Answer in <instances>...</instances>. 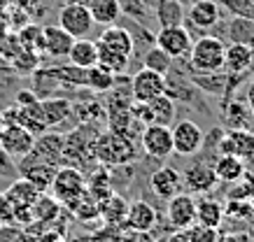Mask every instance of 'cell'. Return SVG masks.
Returning <instances> with one entry per match:
<instances>
[{
  "mask_svg": "<svg viewBox=\"0 0 254 242\" xmlns=\"http://www.w3.org/2000/svg\"><path fill=\"white\" fill-rule=\"evenodd\" d=\"M93 158L96 163L105 165V168H122L135 161V145L128 135L124 133H98L96 138V147H93Z\"/></svg>",
  "mask_w": 254,
  "mask_h": 242,
  "instance_id": "cell-1",
  "label": "cell"
},
{
  "mask_svg": "<svg viewBox=\"0 0 254 242\" xmlns=\"http://www.w3.org/2000/svg\"><path fill=\"white\" fill-rule=\"evenodd\" d=\"M224 54H226V45L222 38L203 33L191 45L189 51V65L196 72H219L224 70Z\"/></svg>",
  "mask_w": 254,
  "mask_h": 242,
  "instance_id": "cell-2",
  "label": "cell"
},
{
  "mask_svg": "<svg viewBox=\"0 0 254 242\" xmlns=\"http://www.w3.org/2000/svg\"><path fill=\"white\" fill-rule=\"evenodd\" d=\"M49 191L59 203L68 207L77 195L86 191V175L79 168H72V165H59Z\"/></svg>",
  "mask_w": 254,
  "mask_h": 242,
  "instance_id": "cell-3",
  "label": "cell"
},
{
  "mask_svg": "<svg viewBox=\"0 0 254 242\" xmlns=\"http://www.w3.org/2000/svg\"><path fill=\"white\" fill-rule=\"evenodd\" d=\"M170 133H173V154L180 156H193L203 149V131L200 126L191 119H182L175 126H170Z\"/></svg>",
  "mask_w": 254,
  "mask_h": 242,
  "instance_id": "cell-4",
  "label": "cell"
},
{
  "mask_svg": "<svg viewBox=\"0 0 254 242\" xmlns=\"http://www.w3.org/2000/svg\"><path fill=\"white\" fill-rule=\"evenodd\" d=\"M166 94V75L149 68H140L131 77V98L133 102H149Z\"/></svg>",
  "mask_w": 254,
  "mask_h": 242,
  "instance_id": "cell-5",
  "label": "cell"
},
{
  "mask_svg": "<svg viewBox=\"0 0 254 242\" xmlns=\"http://www.w3.org/2000/svg\"><path fill=\"white\" fill-rule=\"evenodd\" d=\"M154 45L163 49L166 54L175 61V58H187L191 51V33L185 26H161V31L154 35Z\"/></svg>",
  "mask_w": 254,
  "mask_h": 242,
  "instance_id": "cell-6",
  "label": "cell"
},
{
  "mask_svg": "<svg viewBox=\"0 0 254 242\" xmlns=\"http://www.w3.org/2000/svg\"><path fill=\"white\" fill-rule=\"evenodd\" d=\"M59 26L63 31H68L75 40L89 38V33L93 28V16L89 5H84V2H68L59 12Z\"/></svg>",
  "mask_w": 254,
  "mask_h": 242,
  "instance_id": "cell-7",
  "label": "cell"
},
{
  "mask_svg": "<svg viewBox=\"0 0 254 242\" xmlns=\"http://www.w3.org/2000/svg\"><path fill=\"white\" fill-rule=\"evenodd\" d=\"M140 147L147 156L152 158H168L173 154V133L170 126L163 124H147L140 135Z\"/></svg>",
  "mask_w": 254,
  "mask_h": 242,
  "instance_id": "cell-8",
  "label": "cell"
},
{
  "mask_svg": "<svg viewBox=\"0 0 254 242\" xmlns=\"http://www.w3.org/2000/svg\"><path fill=\"white\" fill-rule=\"evenodd\" d=\"M166 219L173 228H189L196 224V198L193 194H175L166 200Z\"/></svg>",
  "mask_w": 254,
  "mask_h": 242,
  "instance_id": "cell-9",
  "label": "cell"
},
{
  "mask_svg": "<svg viewBox=\"0 0 254 242\" xmlns=\"http://www.w3.org/2000/svg\"><path fill=\"white\" fill-rule=\"evenodd\" d=\"M219 184L215 175V168L208 161H196V163L187 165L182 172V187H187L189 194H208Z\"/></svg>",
  "mask_w": 254,
  "mask_h": 242,
  "instance_id": "cell-10",
  "label": "cell"
},
{
  "mask_svg": "<svg viewBox=\"0 0 254 242\" xmlns=\"http://www.w3.org/2000/svg\"><path fill=\"white\" fill-rule=\"evenodd\" d=\"M33 145H35V135L28 128H23L19 124H5L2 133H0V147L12 158H16V161L23 158L33 149Z\"/></svg>",
  "mask_w": 254,
  "mask_h": 242,
  "instance_id": "cell-11",
  "label": "cell"
},
{
  "mask_svg": "<svg viewBox=\"0 0 254 242\" xmlns=\"http://www.w3.org/2000/svg\"><path fill=\"white\" fill-rule=\"evenodd\" d=\"M254 149V133L250 128H229L224 131L217 145V154H231L245 161Z\"/></svg>",
  "mask_w": 254,
  "mask_h": 242,
  "instance_id": "cell-12",
  "label": "cell"
},
{
  "mask_svg": "<svg viewBox=\"0 0 254 242\" xmlns=\"http://www.w3.org/2000/svg\"><path fill=\"white\" fill-rule=\"evenodd\" d=\"M222 19V9L215 0H193L189 12H187L185 21L191 26L193 31L208 33L210 28H215Z\"/></svg>",
  "mask_w": 254,
  "mask_h": 242,
  "instance_id": "cell-13",
  "label": "cell"
},
{
  "mask_svg": "<svg viewBox=\"0 0 254 242\" xmlns=\"http://www.w3.org/2000/svg\"><path fill=\"white\" fill-rule=\"evenodd\" d=\"M56 170H59V165L54 163H45V161H38V158L31 156L19 158V175L23 180H28L31 184H35L40 191H49Z\"/></svg>",
  "mask_w": 254,
  "mask_h": 242,
  "instance_id": "cell-14",
  "label": "cell"
},
{
  "mask_svg": "<svg viewBox=\"0 0 254 242\" xmlns=\"http://www.w3.org/2000/svg\"><path fill=\"white\" fill-rule=\"evenodd\" d=\"M63 138H65V135L56 133V131H45V133L35 135V145H33V149L26 154V156L38 158V161H45V163L61 165Z\"/></svg>",
  "mask_w": 254,
  "mask_h": 242,
  "instance_id": "cell-15",
  "label": "cell"
},
{
  "mask_svg": "<svg viewBox=\"0 0 254 242\" xmlns=\"http://www.w3.org/2000/svg\"><path fill=\"white\" fill-rule=\"evenodd\" d=\"M149 189L154 191L156 198L168 200L175 194H180V189H182V172H177V168H173V165L156 168L149 175Z\"/></svg>",
  "mask_w": 254,
  "mask_h": 242,
  "instance_id": "cell-16",
  "label": "cell"
},
{
  "mask_svg": "<svg viewBox=\"0 0 254 242\" xmlns=\"http://www.w3.org/2000/svg\"><path fill=\"white\" fill-rule=\"evenodd\" d=\"M75 38L68 31H63L61 26H45L42 28V54L49 58H68L70 47H72Z\"/></svg>",
  "mask_w": 254,
  "mask_h": 242,
  "instance_id": "cell-17",
  "label": "cell"
},
{
  "mask_svg": "<svg viewBox=\"0 0 254 242\" xmlns=\"http://www.w3.org/2000/svg\"><path fill=\"white\" fill-rule=\"evenodd\" d=\"M98 47H105L110 49V51H115V54H122L126 56V58H131L133 51H135V40H133V35L126 28H122V26H105V31L98 35Z\"/></svg>",
  "mask_w": 254,
  "mask_h": 242,
  "instance_id": "cell-18",
  "label": "cell"
},
{
  "mask_svg": "<svg viewBox=\"0 0 254 242\" xmlns=\"http://www.w3.org/2000/svg\"><path fill=\"white\" fill-rule=\"evenodd\" d=\"M254 63V47L245 42H231L226 45V54H224V70L229 75H243L252 68Z\"/></svg>",
  "mask_w": 254,
  "mask_h": 242,
  "instance_id": "cell-19",
  "label": "cell"
},
{
  "mask_svg": "<svg viewBox=\"0 0 254 242\" xmlns=\"http://www.w3.org/2000/svg\"><path fill=\"white\" fill-rule=\"evenodd\" d=\"M156 210L145 200H133L128 203V214H126V221L124 226L128 231H152L156 226Z\"/></svg>",
  "mask_w": 254,
  "mask_h": 242,
  "instance_id": "cell-20",
  "label": "cell"
},
{
  "mask_svg": "<svg viewBox=\"0 0 254 242\" xmlns=\"http://www.w3.org/2000/svg\"><path fill=\"white\" fill-rule=\"evenodd\" d=\"M128 214V200L119 194H110L98 203V217L105 221V226H124Z\"/></svg>",
  "mask_w": 254,
  "mask_h": 242,
  "instance_id": "cell-21",
  "label": "cell"
},
{
  "mask_svg": "<svg viewBox=\"0 0 254 242\" xmlns=\"http://www.w3.org/2000/svg\"><path fill=\"white\" fill-rule=\"evenodd\" d=\"M42 102V112H45L47 126L49 128H59L72 117V100L63 98V96H49V98H40Z\"/></svg>",
  "mask_w": 254,
  "mask_h": 242,
  "instance_id": "cell-22",
  "label": "cell"
},
{
  "mask_svg": "<svg viewBox=\"0 0 254 242\" xmlns=\"http://www.w3.org/2000/svg\"><path fill=\"white\" fill-rule=\"evenodd\" d=\"M212 168H215L217 180L224 182V184L238 182L240 177L247 172L245 161L238 158V156H231V154H217V158L212 161Z\"/></svg>",
  "mask_w": 254,
  "mask_h": 242,
  "instance_id": "cell-23",
  "label": "cell"
},
{
  "mask_svg": "<svg viewBox=\"0 0 254 242\" xmlns=\"http://www.w3.org/2000/svg\"><path fill=\"white\" fill-rule=\"evenodd\" d=\"M68 61L77 68H91L98 63V45L96 40H89V38H77L72 42L70 47V54H68Z\"/></svg>",
  "mask_w": 254,
  "mask_h": 242,
  "instance_id": "cell-24",
  "label": "cell"
},
{
  "mask_svg": "<svg viewBox=\"0 0 254 242\" xmlns=\"http://www.w3.org/2000/svg\"><path fill=\"white\" fill-rule=\"evenodd\" d=\"M224 221V205L212 198L196 200V224L208 228H219Z\"/></svg>",
  "mask_w": 254,
  "mask_h": 242,
  "instance_id": "cell-25",
  "label": "cell"
},
{
  "mask_svg": "<svg viewBox=\"0 0 254 242\" xmlns=\"http://www.w3.org/2000/svg\"><path fill=\"white\" fill-rule=\"evenodd\" d=\"M89 9H91L93 24H100V26H112L122 16L119 0H91Z\"/></svg>",
  "mask_w": 254,
  "mask_h": 242,
  "instance_id": "cell-26",
  "label": "cell"
},
{
  "mask_svg": "<svg viewBox=\"0 0 254 242\" xmlns=\"http://www.w3.org/2000/svg\"><path fill=\"white\" fill-rule=\"evenodd\" d=\"M115 82H117V75H112L105 68H100L98 63L91 65V68H86V89L93 91V94H108V91H112Z\"/></svg>",
  "mask_w": 254,
  "mask_h": 242,
  "instance_id": "cell-27",
  "label": "cell"
},
{
  "mask_svg": "<svg viewBox=\"0 0 254 242\" xmlns=\"http://www.w3.org/2000/svg\"><path fill=\"white\" fill-rule=\"evenodd\" d=\"M185 7L180 0H159L156 2V19L161 26H180L185 24Z\"/></svg>",
  "mask_w": 254,
  "mask_h": 242,
  "instance_id": "cell-28",
  "label": "cell"
},
{
  "mask_svg": "<svg viewBox=\"0 0 254 242\" xmlns=\"http://www.w3.org/2000/svg\"><path fill=\"white\" fill-rule=\"evenodd\" d=\"M86 189H89V194H91L98 203L103 198H108L110 194H115V191H112V170L105 168V165L98 168V170L86 180Z\"/></svg>",
  "mask_w": 254,
  "mask_h": 242,
  "instance_id": "cell-29",
  "label": "cell"
},
{
  "mask_svg": "<svg viewBox=\"0 0 254 242\" xmlns=\"http://www.w3.org/2000/svg\"><path fill=\"white\" fill-rule=\"evenodd\" d=\"M149 105V112H152V124H163V126H170L173 119H175V100L170 96H159L154 100L147 102Z\"/></svg>",
  "mask_w": 254,
  "mask_h": 242,
  "instance_id": "cell-30",
  "label": "cell"
},
{
  "mask_svg": "<svg viewBox=\"0 0 254 242\" xmlns=\"http://www.w3.org/2000/svg\"><path fill=\"white\" fill-rule=\"evenodd\" d=\"M56 75H59V82H61V89L65 91H72V89H86V70L84 68H77V65H54Z\"/></svg>",
  "mask_w": 254,
  "mask_h": 242,
  "instance_id": "cell-31",
  "label": "cell"
},
{
  "mask_svg": "<svg viewBox=\"0 0 254 242\" xmlns=\"http://www.w3.org/2000/svg\"><path fill=\"white\" fill-rule=\"evenodd\" d=\"M72 117L77 119V126H93V121L103 124L108 119V112H103L98 102H84V105H72Z\"/></svg>",
  "mask_w": 254,
  "mask_h": 242,
  "instance_id": "cell-32",
  "label": "cell"
},
{
  "mask_svg": "<svg viewBox=\"0 0 254 242\" xmlns=\"http://www.w3.org/2000/svg\"><path fill=\"white\" fill-rule=\"evenodd\" d=\"M19 42H21V49L23 51H33V54H42V28L38 24H28L21 26L19 31Z\"/></svg>",
  "mask_w": 254,
  "mask_h": 242,
  "instance_id": "cell-33",
  "label": "cell"
},
{
  "mask_svg": "<svg viewBox=\"0 0 254 242\" xmlns=\"http://www.w3.org/2000/svg\"><path fill=\"white\" fill-rule=\"evenodd\" d=\"M128 63H131V58H126L122 54H115V51H110L105 47H98V65L110 70L112 75H124V72L128 70Z\"/></svg>",
  "mask_w": 254,
  "mask_h": 242,
  "instance_id": "cell-34",
  "label": "cell"
},
{
  "mask_svg": "<svg viewBox=\"0 0 254 242\" xmlns=\"http://www.w3.org/2000/svg\"><path fill=\"white\" fill-rule=\"evenodd\" d=\"M142 65H145V68H149V70L161 72V75H168L170 68H173V58H170L163 49H159L154 45L152 49H147L145 54H142Z\"/></svg>",
  "mask_w": 254,
  "mask_h": 242,
  "instance_id": "cell-35",
  "label": "cell"
},
{
  "mask_svg": "<svg viewBox=\"0 0 254 242\" xmlns=\"http://www.w3.org/2000/svg\"><path fill=\"white\" fill-rule=\"evenodd\" d=\"M254 121V112L250 109V105L233 100L229 102V124L231 128H250V124Z\"/></svg>",
  "mask_w": 254,
  "mask_h": 242,
  "instance_id": "cell-36",
  "label": "cell"
},
{
  "mask_svg": "<svg viewBox=\"0 0 254 242\" xmlns=\"http://www.w3.org/2000/svg\"><path fill=\"white\" fill-rule=\"evenodd\" d=\"M21 42L16 31H7L5 35H0V58H5L7 63H12L16 56L21 54Z\"/></svg>",
  "mask_w": 254,
  "mask_h": 242,
  "instance_id": "cell-37",
  "label": "cell"
},
{
  "mask_svg": "<svg viewBox=\"0 0 254 242\" xmlns=\"http://www.w3.org/2000/svg\"><path fill=\"white\" fill-rule=\"evenodd\" d=\"M0 242H35L26 228L12 226V224H0Z\"/></svg>",
  "mask_w": 254,
  "mask_h": 242,
  "instance_id": "cell-38",
  "label": "cell"
},
{
  "mask_svg": "<svg viewBox=\"0 0 254 242\" xmlns=\"http://www.w3.org/2000/svg\"><path fill=\"white\" fill-rule=\"evenodd\" d=\"M250 214H254L250 200H229L224 205V217L240 219V217H250Z\"/></svg>",
  "mask_w": 254,
  "mask_h": 242,
  "instance_id": "cell-39",
  "label": "cell"
},
{
  "mask_svg": "<svg viewBox=\"0 0 254 242\" xmlns=\"http://www.w3.org/2000/svg\"><path fill=\"white\" fill-rule=\"evenodd\" d=\"M189 235H191V242H217V240H219L217 228L200 226V224H193V226H189Z\"/></svg>",
  "mask_w": 254,
  "mask_h": 242,
  "instance_id": "cell-40",
  "label": "cell"
},
{
  "mask_svg": "<svg viewBox=\"0 0 254 242\" xmlns=\"http://www.w3.org/2000/svg\"><path fill=\"white\" fill-rule=\"evenodd\" d=\"M91 240L93 242H124V235L117 233L115 226H108V228H103V231H98Z\"/></svg>",
  "mask_w": 254,
  "mask_h": 242,
  "instance_id": "cell-41",
  "label": "cell"
},
{
  "mask_svg": "<svg viewBox=\"0 0 254 242\" xmlns=\"http://www.w3.org/2000/svg\"><path fill=\"white\" fill-rule=\"evenodd\" d=\"M0 221L2 224H14V207L2 194H0Z\"/></svg>",
  "mask_w": 254,
  "mask_h": 242,
  "instance_id": "cell-42",
  "label": "cell"
},
{
  "mask_svg": "<svg viewBox=\"0 0 254 242\" xmlns=\"http://www.w3.org/2000/svg\"><path fill=\"white\" fill-rule=\"evenodd\" d=\"M12 165H14V158L9 156L5 149L0 147V175H5V172L12 170Z\"/></svg>",
  "mask_w": 254,
  "mask_h": 242,
  "instance_id": "cell-43",
  "label": "cell"
},
{
  "mask_svg": "<svg viewBox=\"0 0 254 242\" xmlns=\"http://www.w3.org/2000/svg\"><path fill=\"white\" fill-rule=\"evenodd\" d=\"M168 242H191L189 228H175V233L168 238Z\"/></svg>",
  "mask_w": 254,
  "mask_h": 242,
  "instance_id": "cell-44",
  "label": "cell"
},
{
  "mask_svg": "<svg viewBox=\"0 0 254 242\" xmlns=\"http://www.w3.org/2000/svg\"><path fill=\"white\" fill-rule=\"evenodd\" d=\"M245 100H247V105H250V109L254 112V77L250 79V84H247V89H245Z\"/></svg>",
  "mask_w": 254,
  "mask_h": 242,
  "instance_id": "cell-45",
  "label": "cell"
},
{
  "mask_svg": "<svg viewBox=\"0 0 254 242\" xmlns=\"http://www.w3.org/2000/svg\"><path fill=\"white\" fill-rule=\"evenodd\" d=\"M9 31V16H7V9L0 7V35H5Z\"/></svg>",
  "mask_w": 254,
  "mask_h": 242,
  "instance_id": "cell-46",
  "label": "cell"
},
{
  "mask_svg": "<svg viewBox=\"0 0 254 242\" xmlns=\"http://www.w3.org/2000/svg\"><path fill=\"white\" fill-rule=\"evenodd\" d=\"M245 165H247V170L250 172H254V149H252V154L245 158Z\"/></svg>",
  "mask_w": 254,
  "mask_h": 242,
  "instance_id": "cell-47",
  "label": "cell"
},
{
  "mask_svg": "<svg viewBox=\"0 0 254 242\" xmlns=\"http://www.w3.org/2000/svg\"><path fill=\"white\" fill-rule=\"evenodd\" d=\"M2 128H5V117H2V109H0V133H2Z\"/></svg>",
  "mask_w": 254,
  "mask_h": 242,
  "instance_id": "cell-48",
  "label": "cell"
},
{
  "mask_svg": "<svg viewBox=\"0 0 254 242\" xmlns=\"http://www.w3.org/2000/svg\"><path fill=\"white\" fill-rule=\"evenodd\" d=\"M250 205H252V212H254V194L250 195Z\"/></svg>",
  "mask_w": 254,
  "mask_h": 242,
  "instance_id": "cell-49",
  "label": "cell"
},
{
  "mask_svg": "<svg viewBox=\"0 0 254 242\" xmlns=\"http://www.w3.org/2000/svg\"><path fill=\"white\" fill-rule=\"evenodd\" d=\"M217 242H236L233 238H226V240H217Z\"/></svg>",
  "mask_w": 254,
  "mask_h": 242,
  "instance_id": "cell-50",
  "label": "cell"
},
{
  "mask_svg": "<svg viewBox=\"0 0 254 242\" xmlns=\"http://www.w3.org/2000/svg\"><path fill=\"white\" fill-rule=\"evenodd\" d=\"M0 224H2V221H0Z\"/></svg>",
  "mask_w": 254,
  "mask_h": 242,
  "instance_id": "cell-51",
  "label": "cell"
},
{
  "mask_svg": "<svg viewBox=\"0 0 254 242\" xmlns=\"http://www.w3.org/2000/svg\"><path fill=\"white\" fill-rule=\"evenodd\" d=\"M91 242H93V240H91Z\"/></svg>",
  "mask_w": 254,
  "mask_h": 242,
  "instance_id": "cell-52",
  "label": "cell"
}]
</instances>
